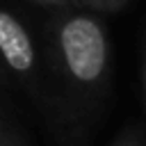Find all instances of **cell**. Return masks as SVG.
Masks as SVG:
<instances>
[{"mask_svg": "<svg viewBox=\"0 0 146 146\" xmlns=\"http://www.w3.org/2000/svg\"><path fill=\"white\" fill-rule=\"evenodd\" d=\"M98 11L64 7L52 11L50 55L64 89L87 107H98L110 89V43Z\"/></svg>", "mask_w": 146, "mask_h": 146, "instance_id": "obj_1", "label": "cell"}, {"mask_svg": "<svg viewBox=\"0 0 146 146\" xmlns=\"http://www.w3.org/2000/svg\"><path fill=\"white\" fill-rule=\"evenodd\" d=\"M0 59L32 91H39V64L27 27L7 9H0Z\"/></svg>", "mask_w": 146, "mask_h": 146, "instance_id": "obj_2", "label": "cell"}, {"mask_svg": "<svg viewBox=\"0 0 146 146\" xmlns=\"http://www.w3.org/2000/svg\"><path fill=\"white\" fill-rule=\"evenodd\" d=\"M112 146H146V139H144V135H141L137 128H125V130L112 141Z\"/></svg>", "mask_w": 146, "mask_h": 146, "instance_id": "obj_3", "label": "cell"}, {"mask_svg": "<svg viewBox=\"0 0 146 146\" xmlns=\"http://www.w3.org/2000/svg\"><path fill=\"white\" fill-rule=\"evenodd\" d=\"M128 5V0H87V9L91 11H119Z\"/></svg>", "mask_w": 146, "mask_h": 146, "instance_id": "obj_4", "label": "cell"}, {"mask_svg": "<svg viewBox=\"0 0 146 146\" xmlns=\"http://www.w3.org/2000/svg\"><path fill=\"white\" fill-rule=\"evenodd\" d=\"M36 2H41V5H48V7H52V9H64V7H75V5H73V0H36Z\"/></svg>", "mask_w": 146, "mask_h": 146, "instance_id": "obj_5", "label": "cell"}, {"mask_svg": "<svg viewBox=\"0 0 146 146\" xmlns=\"http://www.w3.org/2000/svg\"><path fill=\"white\" fill-rule=\"evenodd\" d=\"M0 146H18V141H16L14 137H9V135L0 128Z\"/></svg>", "mask_w": 146, "mask_h": 146, "instance_id": "obj_6", "label": "cell"}, {"mask_svg": "<svg viewBox=\"0 0 146 146\" xmlns=\"http://www.w3.org/2000/svg\"><path fill=\"white\" fill-rule=\"evenodd\" d=\"M73 5H75V7H84V9H87V0H73Z\"/></svg>", "mask_w": 146, "mask_h": 146, "instance_id": "obj_7", "label": "cell"}, {"mask_svg": "<svg viewBox=\"0 0 146 146\" xmlns=\"http://www.w3.org/2000/svg\"><path fill=\"white\" fill-rule=\"evenodd\" d=\"M144 89H146V57H144Z\"/></svg>", "mask_w": 146, "mask_h": 146, "instance_id": "obj_8", "label": "cell"}, {"mask_svg": "<svg viewBox=\"0 0 146 146\" xmlns=\"http://www.w3.org/2000/svg\"><path fill=\"white\" fill-rule=\"evenodd\" d=\"M0 78H2V71H0Z\"/></svg>", "mask_w": 146, "mask_h": 146, "instance_id": "obj_9", "label": "cell"}]
</instances>
